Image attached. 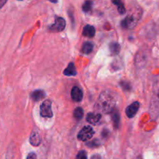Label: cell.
<instances>
[{
	"instance_id": "cell-2",
	"label": "cell",
	"mask_w": 159,
	"mask_h": 159,
	"mask_svg": "<svg viewBox=\"0 0 159 159\" xmlns=\"http://www.w3.org/2000/svg\"><path fill=\"white\" fill-rule=\"evenodd\" d=\"M141 16V12H137L136 13L129 14L126 18L121 22V26L124 29L131 30L136 26Z\"/></svg>"
},
{
	"instance_id": "cell-29",
	"label": "cell",
	"mask_w": 159,
	"mask_h": 159,
	"mask_svg": "<svg viewBox=\"0 0 159 159\" xmlns=\"http://www.w3.org/2000/svg\"><path fill=\"white\" fill-rule=\"evenodd\" d=\"M19 1H22V0H19Z\"/></svg>"
},
{
	"instance_id": "cell-1",
	"label": "cell",
	"mask_w": 159,
	"mask_h": 159,
	"mask_svg": "<svg viewBox=\"0 0 159 159\" xmlns=\"http://www.w3.org/2000/svg\"><path fill=\"white\" fill-rule=\"evenodd\" d=\"M116 99L112 93L108 91H104L100 94L96 104L95 110L98 113L108 114L111 113L115 108Z\"/></svg>"
},
{
	"instance_id": "cell-9",
	"label": "cell",
	"mask_w": 159,
	"mask_h": 159,
	"mask_svg": "<svg viewBox=\"0 0 159 159\" xmlns=\"http://www.w3.org/2000/svg\"><path fill=\"white\" fill-rule=\"evenodd\" d=\"M101 115L100 113H89L87 115L86 117V120L90 124H93V125H96L100 120H101Z\"/></svg>"
},
{
	"instance_id": "cell-21",
	"label": "cell",
	"mask_w": 159,
	"mask_h": 159,
	"mask_svg": "<svg viewBox=\"0 0 159 159\" xmlns=\"http://www.w3.org/2000/svg\"><path fill=\"white\" fill-rule=\"evenodd\" d=\"M76 159H87V152L85 151L82 150L80 152H78L77 155H76Z\"/></svg>"
},
{
	"instance_id": "cell-19",
	"label": "cell",
	"mask_w": 159,
	"mask_h": 159,
	"mask_svg": "<svg viewBox=\"0 0 159 159\" xmlns=\"http://www.w3.org/2000/svg\"><path fill=\"white\" fill-rule=\"evenodd\" d=\"M92 5H93V2L91 0H87V1H85L82 6L83 11L85 12H90L92 9Z\"/></svg>"
},
{
	"instance_id": "cell-7",
	"label": "cell",
	"mask_w": 159,
	"mask_h": 159,
	"mask_svg": "<svg viewBox=\"0 0 159 159\" xmlns=\"http://www.w3.org/2000/svg\"><path fill=\"white\" fill-rule=\"evenodd\" d=\"M139 108H140V103L138 102H134L131 105L128 106L127 108L126 109V114L127 117H133L136 113H137V111H138Z\"/></svg>"
},
{
	"instance_id": "cell-17",
	"label": "cell",
	"mask_w": 159,
	"mask_h": 159,
	"mask_svg": "<svg viewBox=\"0 0 159 159\" xmlns=\"http://www.w3.org/2000/svg\"><path fill=\"white\" fill-rule=\"evenodd\" d=\"M112 2L114 5L117 6V9L120 14H123L126 12V9H125L124 5L123 4L121 0H112Z\"/></svg>"
},
{
	"instance_id": "cell-20",
	"label": "cell",
	"mask_w": 159,
	"mask_h": 159,
	"mask_svg": "<svg viewBox=\"0 0 159 159\" xmlns=\"http://www.w3.org/2000/svg\"><path fill=\"white\" fill-rule=\"evenodd\" d=\"M120 86L122 87L123 90L125 91H129L131 89V86L129 82H126V81H123V82H120Z\"/></svg>"
},
{
	"instance_id": "cell-4",
	"label": "cell",
	"mask_w": 159,
	"mask_h": 159,
	"mask_svg": "<svg viewBox=\"0 0 159 159\" xmlns=\"http://www.w3.org/2000/svg\"><path fill=\"white\" fill-rule=\"evenodd\" d=\"M40 114L43 117H52L53 113L51 110V101L46 99L41 103L40 107Z\"/></svg>"
},
{
	"instance_id": "cell-28",
	"label": "cell",
	"mask_w": 159,
	"mask_h": 159,
	"mask_svg": "<svg viewBox=\"0 0 159 159\" xmlns=\"http://www.w3.org/2000/svg\"><path fill=\"white\" fill-rule=\"evenodd\" d=\"M137 159H142L141 158H140V157H139V158H137Z\"/></svg>"
},
{
	"instance_id": "cell-5",
	"label": "cell",
	"mask_w": 159,
	"mask_h": 159,
	"mask_svg": "<svg viewBox=\"0 0 159 159\" xmlns=\"http://www.w3.org/2000/svg\"><path fill=\"white\" fill-rule=\"evenodd\" d=\"M94 134V131L90 126H86L81 129L80 131L79 132L77 135L78 140L81 141H87L90 140Z\"/></svg>"
},
{
	"instance_id": "cell-27",
	"label": "cell",
	"mask_w": 159,
	"mask_h": 159,
	"mask_svg": "<svg viewBox=\"0 0 159 159\" xmlns=\"http://www.w3.org/2000/svg\"><path fill=\"white\" fill-rule=\"evenodd\" d=\"M50 1H51V2H53V3H55V2H57L58 0H50Z\"/></svg>"
},
{
	"instance_id": "cell-12",
	"label": "cell",
	"mask_w": 159,
	"mask_h": 159,
	"mask_svg": "<svg viewBox=\"0 0 159 159\" xmlns=\"http://www.w3.org/2000/svg\"><path fill=\"white\" fill-rule=\"evenodd\" d=\"M63 74L66 76H74L76 75V67L73 62H70L68 65L67 68L64 70Z\"/></svg>"
},
{
	"instance_id": "cell-23",
	"label": "cell",
	"mask_w": 159,
	"mask_h": 159,
	"mask_svg": "<svg viewBox=\"0 0 159 159\" xmlns=\"http://www.w3.org/2000/svg\"><path fill=\"white\" fill-rule=\"evenodd\" d=\"M87 145L90 148H96L100 145V143H99V141H98V140H94V141L87 143Z\"/></svg>"
},
{
	"instance_id": "cell-6",
	"label": "cell",
	"mask_w": 159,
	"mask_h": 159,
	"mask_svg": "<svg viewBox=\"0 0 159 159\" xmlns=\"http://www.w3.org/2000/svg\"><path fill=\"white\" fill-rule=\"evenodd\" d=\"M65 27V20L62 17L56 16L55 19V23L48 27L50 31L52 32H61Z\"/></svg>"
},
{
	"instance_id": "cell-18",
	"label": "cell",
	"mask_w": 159,
	"mask_h": 159,
	"mask_svg": "<svg viewBox=\"0 0 159 159\" xmlns=\"http://www.w3.org/2000/svg\"><path fill=\"white\" fill-rule=\"evenodd\" d=\"M73 116H74L75 119L78 120L82 119V117L84 116V110H83V109L81 107H77V108L75 109L74 111H73Z\"/></svg>"
},
{
	"instance_id": "cell-11",
	"label": "cell",
	"mask_w": 159,
	"mask_h": 159,
	"mask_svg": "<svg viewBox=\"0 0 159 159\" xmlns=\"http://www.w3.org/2000/svg\"><path fill=\"white\" fill-rule=\"evenodd\" d=\"M83 36L87 37H94L95 35V29L93 26L86 25L84 27L82 33Z\"/></svg>"
},
{
	"instance_id": "cell-22",
	"label": "cell",
	"mask_w": 159,
	"mask_h": 159,
	"mask_svg": "<svg viewBox=\"0 0 159 159\" xmlns=\"http://www.w3.org/2000/svg\"><path fill=\"white\" fill-rule=\"evenodd\" d=\"M13 158V148L9 147L7 150L6 159H12Z\"/></svg>"
},
{
	"instance_id": "cell-26",
	"label": "cell",
	"mask_w": 159,
	"mask_h": 159,
	"mask_svg": "<svg viewBox=\"0 0 159 159\" xmlns=\"http://www.w3.org/2000/svg\"><path fill=\"white\" fill-rule=\"evenodd\" d=\"M91 159H102V158H101V156H100V155H93V156H92Z\"/></svg>"
},
{
	"instance_id": "cell-14",
	"label": "cell",
	"mask_w": 159,
	"mask_h": 159,
	"mask_svg": "<svg viewBox=\"0 0 159 159\" xmlns=\"http://www.w3.org/2000/svg\"><path fill=\"white\" fill-rule=\"evenodd\" d=\"M31 99L34 101H40L45 97V93L43 90H35L31 94Z\"/></svg>"
},
{
	"instance_id": "cell-15",
	"label": "cell",
	"mask_w": 159,
	"mask_h": 159,
	"mask_svg": "<svg viewBox=\"0 0 159 159\" xmlns=\"http://www.w3.org/2000/svg\"><path fill=\"white\" fill-rule=\"evenodd\" d=\"M109 51L112 55H116L120 52V45L117 42H112L109 44Z\"/></svg>"
},
{
	"instance_id": "cell-25",
	"label": "cell",
	"mask_w": 159,
	"mask_h": 159,
	"mask_svg": "<svg viewBox=\"0 0 159 159\" xmlns=\"http://www.w3.org/2000/svg\"><path fill=\"white\" fill-rule=\"evenodd\" d=\"M6 2H7V0H0V8L2 7L6 4Z\"/></svg>"
},
{
	"instance_id": "cell-24",
	"label": "cell",
	"mask_w": 159,
	"mask_h": 159,
	"mask_svg": "<svg viewBox=\"0 0 159 159\" xmlns=\"http://www.w3.org/2000/svg\"><path fill=\"white\" fill-rule=\"evenodd\" d=\"M26 159H36V154L34 152H31L27 155Z\"/></svg>"
},
{
	"instance_id": "cell-8",
	"label": "cell",
	"mask_w": 159,
	"mask_h": 159,
	"mask_svg": "<svg viewBox=\"0 0 159 159\" xmlns=\"http://www.w3.org/2000/svg\"><path fill=\"white\" fill-rule=\"evenodd\" d=\"M71 98L74 102H79L83 99V92L79 87L73 86L71 91Z\"/></svg>"
},
{
	"instance_id": "cell-16",
	"label": "cell",
	"mask_w": 159,
	"mask_h": 159,
	"mask_svg": "<svg viewBox=\"0 0 159 159\" xmlns=\"http://www.w3.org/2000/svg\"><path fill=\"white\" fill-rule=\"evenodd\" d=\"M93 44H92L90 42H84V44L82 46V51L84 54H89L90 53L92 52L93 51Z\"/></svg>"
},
{
	"instance_id": "cell-3",
	"label": "cell",
	"mask_w": 159,
	"mask_h": 159,
	"mask_svg": "<svg viewBox=\"0 0 159 159\" xmlns=\"http://www.w3.org/2000/svg\"><path fill=\"white\" fill-rule=\"evenodd\" d=\"M151 115L153 118L159 116V90L154 92L151 105Z\"/></svg>"
},
{
	"instance_id": "cell-13",
	"label": "cell",
	"mask_w": 159,
	"mask_h": 159,
	"mask_svg": "<svg viewBox=\"0 0 159 159\" xmlns=\"http://www.w3.org/2000/svg\"><path fill=\"white\" fill-rule=\"evenodd\" d=\"M112 114V120L113 122V126L115 129H118L119 127L120 124V115L118 111L116 110H114L111 113Z\"/></svg>"
},
{
	"instance_id": "cell-10",
	"label": "cell",
	"mask_w": 159,
	"mask_h": 159,
	"mask_svg": "<svg viewBox=\"0 0 159 159\" xmlns=\"http://www.w3.org/2000/svg\"><path fill=\"white\" fill-rule=\"evenodd\" d=\"M30 143L33 146H38L41 144V138L37 130H34L30 135Z\"/></svg>"
}]
</instances>
